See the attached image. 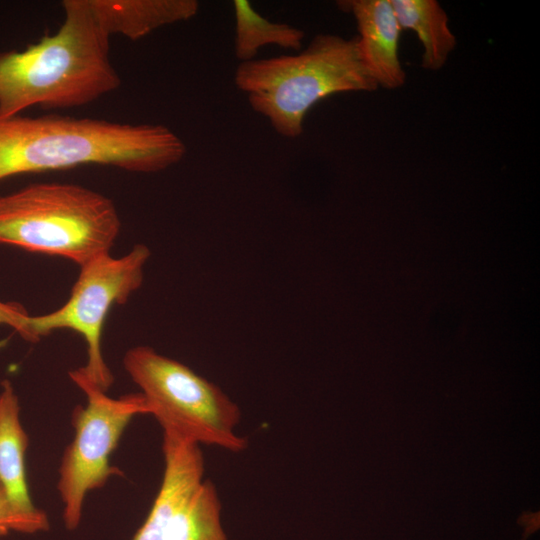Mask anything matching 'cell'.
<instances>
[{
	"mask_svg": "<svg viewBox=\"0 0 540 540\" xmlns=\"http://www.w3.org/2000/svg\"><path fill=\"white\" fill-rule=\"evenodd\" d=\"M185 154L182 139L161 124L61 115L0 119V181L87 164L156 173L177 164Z\"/></svg>",
	"mask_w": 540,
	"mask_h": 540,
	"instance_id": "6da1fadb",
	"label": "cell"
},
{
	"mask_svg": "<svg viewBox=\"0 0 540 540\" xmlns=\"http://www.w3.org/2000/svg\"><path fill=\"white\" fill-rule=\"evenodd\" d=\"M56 33L21 51L0 52V119L33 106L67 109L116 90L120 77L110 61V36L89 0L62 1Z\"/></svg>",
	"mask_w": 540,
	"mask_h": 540,
	"instance_id": "7a4b0ae2",
	"label": "cell"
},
{
	"mask_svg": "<svg viewBox=\"0 0 540 540\" xmlns=\"http://www.w3.org/2000/svg\"><path fill=\"white\" fill-rule=\"evenodd\" d=\"M234 83L247 94L252 109L288 138L303 133L307 112L320 100L378 88L361 58L357 37L333 34L316 35L294 55L241 62Z\"/></svg>",
	"mask_w": 540,
	"mask_h": 540,
	"instance_id": "3957f363",
	"label": "cell"
},
{
	"mask_svg": "<svg viewBox=\"0 0 540 540\" xmlns=\"http://www.w3.org/2000/svg\"><path fill=\"white\" fill-rule=\"evenodd\" d=\"M120 228L113 201L84 186L37 183L0 196V244L79 266L110 253Z\"/></svg>",
	"mask_w": 540,
	"mask_h": 540,
	"instance_id": "277c9868",
	"label": "cell"
},
{
	"mask_svg": "<svg viewBox=\"0 0 540 540\" xmlns=\"http://www.w3.org/2000/svg\"><path fill=\"white\" fill-rule=\"evenodd\" d=\"M123 367L163 435L233 453L247 449V438L236 431L240 408L216 384L149 346L127 350Z\"/></svg>",
	"mask_w": 540,
	"mask_h": 540,
	"instance_id": "5b68a950",
	"label": "cell"
},
{
	"mask_svg": "<svg viewBox=\"0 0 540 540\" xmlns=\"http://www.w3.org/2000/svg\"><path fill=\"white\" fill-rule=\"evenodd\" d=\"M150 255L146 245L136 244L121 257L106 253L80 266L66 303L50 313L30 316L32 342L59 329L78 333L86 342L87 361L74 371L107 392L114 377L102 353L104 322L114 305L124 304L141 287Z\"/></svg>",
	"mask_w": 540,
	"mask_h": 540,
	"instance_id": "8992f818",
	"label": "cell"
},
{
	"mask_svg": "<svg viewBox=\"0 0 540 540\" xmlns=\"http://www.w3.org/2000/svg\"><path fill=\"white\" fill-rule=\"evenodd\" d=\"M70 379L86 396V405L72 413L74 437L61 458L57 490L63 504L66 529L78 528L89 492L103 487L110 477L122 474L110 464L122 434L138 415H149L140 392L112 398L74 370Z\"/></svg>",
	"mask_w": 540,
	"mask_h": 540,
	"instance_id": "52a82bcc",
	"label": "cell"
},
{
	"mask_svg": "<svg viewBox=\"0 0 540 540\" xmlns=\"http://www.w3.org/2000/svg\"><path fill=\"white\" fill-rule=\"evenodd\" d=\"M28 435L20 419L19 397L11 381L0 390V491L13 512L25 523L28 534L44 532L50 524L47 514L31 499L25 456Z\"/></svg>",
	"mask_w": 540,
	"mask_h": 540,
	"instance_id": "ba28073f",
	"label": "cell"
},
{
	"mask_svg": "<svg viewBox=\"0 0 540 540\" xmlns=\"http://www.w3.org/2000/svg\"><path fill=\"white\" fill-rule=\"evenodd\" d=\"M164 470L148 516L132 540H165L169 526L204 480L201 446L163 435Z\"/></svg>",
	"mask_w": 540,
	"mask_h": 540,
	"instance_id": "9c48e42d",
	"label": "cell"
},
{
	"mask_svg": "<svg viewBox=\"0 0 540 540\" xmlns=\"http://www.w3.org/2000/svg\"><path fill=\"white\" fill-rule=\"evenodd\" d=\"M339 6L355 18L359 52L378 87H401L406 79L398 56L402 29L391 0H349Z\"/></svg>",
	"mask_w": 540,
	"mask_h": 540,
	"instance_id": "30bf717a",
	"label": "cell"
},
{
	"mask_svg": "<svg viewBox=\"0 0 540 540\" xmlns=\"http://www.w3.org/2000/svg\"><path fill=\"white\" fill-rule=\"evenodd\" d=\"M95 19L110 37L138 40L165 25L186 21L199 9L195 0H89Z\"/></svg>",
	"mask_w": 540,
	"mask_h": 540,
	"instance_id": "8fae6325",
	"label": "cell"
},
{
	"mask_svg": "<svg viewBox=\"0 0 540 540\" xmlns=\"http://www.w3.org/2000/svg\"><path fill=\"white\" fill-rule=\"evenodd\" d=\"M391 4L401 29L414 31L422 44V67L441 69L457 44L445 10L435 0H391Z\"/></svg>",
	"mask_w": 540,
	"mask_h": 540,
	"instance_id": "7c38bea8",
	"label": "cell"
},
{
	"mask_svg": "<svg viewBox=\"0 0 540 540\" xmlns=\"http://www.w3.org/2000/svg\"><path fill=\"white\" fill-rule=\"evenodd\" d=\"M233 7L234 53L240 63L253 60L259 49L267 45H276L296 52L301 50L305 37L303 30L262 17L247 0H235Z\"/></svg>",
	"mask_w": 540,
	"mask_h": 540,
	"instance_id": "4fadbf2b",
	"label": "cell"
},
{
	"mask_svg": "<svg viewBox=\"0 0 540 540\" xmlns=\"http://www.w3.org/2000/svg\"><path fill=\"white\" fill-rule=\"evenodd\" d=\"M214 483L204 479L172 520L165 540H228Z\"/></svg>",
	"mask_w": 540,
	"mask_h": 540,
	"instance_id": "5bb4252c",
	"label": "cell"
},
{
	"mask_svg": "<svg viewBox=\"0 0 540 540\" xmlns=\"http://www.w3.org/2000/svg\"><path fill=\"white\" fill-rule=\"evenodd\" d=\"M30 314L17 302H3L0 300V325H7L13 328L23 339L32 342L29 331ZM6 340L0 341V348Z\"/></svg>",
	"mask_w": 540,
	"mask_h": 540,
	"instance_id": "9a60e30c",
	"label": "cell"
},
{
	"mask_svg": "<svg viewBox=\"0 0 540 540\" xmlns=\"http://www.w3.org/2000/svg\"><path fill=\"white\" fill-rule=\"evenodd\" d=\"M10 532L28 534L25 523L13 512L0 491V538Z\"/></svg>",
	"mask_w": 540,
	"mask_h": 540,
	"instance_id": "2e32d148",
	"label": "cell"
},
{
	"mask_svg": "<svg viewBox=\"0 0 540 540\" xmlns=\"http://www.w3.org/2000/svg\"><path fill=\"white\" fill-rule=\"evenodd\" d=\"M519 521L526 522V532L524 534L523 540L533 531H535L539 526V512H523Z\"/></svg>",
	"mask_w": 540,
	"mask_h": 540,
	"instance_id": "e0dca14e",
	"label": "cell"
}]
</instances>
